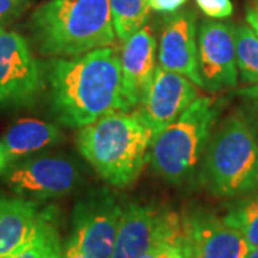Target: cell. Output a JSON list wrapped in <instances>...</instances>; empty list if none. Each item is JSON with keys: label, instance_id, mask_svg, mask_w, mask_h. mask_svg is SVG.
Masks as SVG:
<instances>
[{"label": "cell", "instance_id": "cell-12", "mask_svg": "<svg viewBox=\"0 0 258 258\" xmlns=\"http://www.w3.org/2000/svg\"><path fill=\"white\" fill-rule=\"evenodd\" d=\"M184 228L195 258H245L249 252L241 232L211 212H189Z\"/></svg>", "mask_w": 258, "mask_h": 258}, {"label": "cell", "instance_id": "cell-2", "mask_svg": "<svg viewBox=\"0 0 258 258\" xmlns=\"http://www.w3.org/2000/svg\"><path fill=\"white\" fill-rule=\"evenodd\" d=\"M39 52L53 57H74L115 39L109 0H49L30 20Z\"/></svg>", "mask_w": 258, "mask_h": 258}, {"label": "cell", "instance_id": "cell-18", "mask_svg": "<svg viewBox=\"0 0 258 258\" xmlns=\"http://www.w3.org/2000/svg\"><path fill=\"white\" fill-rule=\"evenodd\" d=\"M115 35L126 40L147 23L149 16L148 0H109Z\"/></svg>", "mask_w": 258, "mask_h": 258}, {"label": "cell", "instance_id": "cell-16", "mask_svg": "<svg viewBox=\"0 0 258 258\" xmlns=\"http://www.w3.org/2000/svg\"><path fill=\"white\" fill-rule=\"evenodd\" d=\"M60 139L62 132L53 123L39 119H20L2 137L0 152L12 165Z\"/></svg>", "mask_w": 258, "mask_h": 258}, {"label": "cell", "instance_id": "cell-9", "mask_svg": "<svg viewBox=\"0 0 258 258\" xmlns=\"http://www.w3.org/2000/svg\"><path fill=\"white\" fill-rule=\"evenodd\" d=\"M235 26L231 22L203 20L198 29V69L203 88L217 92L238 83Z\"/></svg>", "mask_w": 258, "mask_h": 258}, {"label": "cell", "instance_id": "cell-6", "mask_svg": "<svg viewBox=\"0 0 258 258\" xmlns=\"http://www.w3.org/2000/svg\"><path fill=\"white\" fill-rule=\"evenodd\" d=\"M122 205L106 188L91 189L75 204L68 245L92 258H112Z\"/></svg>", "mask_w": 258, "mask_h": 258}, {"label": "cell", "instance_id": "cell-28", "mask_svg": "<svg viewBox=\"0 0 258 258\" xmlns=\"http://www.w3.org/2000/svg\"><path fill=\"white\" fill-rule=\"evenodd\" d=\"M157 251H158V247H154L151 251H148L147 254H145L142 258H157Z\"/></svg>", "mask_w": 258, "mask_h": 258}, {"label": "cell", "instance_id": "cell-8", "mask_svg": "<svg viewBox=\"0 0 258 258\" xmlns=\"http://www.w3.org/2000/svg\"><path fill=\"white\" fill-rule=\"evenodd\" d=\"M5 182L18 195L55 198L69 194L81 175L74 161L62 157H32L19 159L5 171Z\"/></svg>", "mask_w": 258, "mask_h": 258}, {"label": "cell", "instance_id": "cell-25", "mask_svg": "<svg viewBox=\"0 0 258 258\" xmlns=\"http://www.w3.org/2000/svg\"><path fill=\"white\" fill-rule=\"evenodd\" d=\"M245 20H247V25L252 29V32L258 37V0H252V3L248 5L247 12H245Z\"/></svg>", "mask_w": 258, "mask_h": 258}, {"label": "cell", "instance_id": "cell-20", "mask_svg": "<svg viewBox=\"0 0 258 258\" xmlns=\"http://www.w3.org/2000/svg\"><path fill=\"white\" fill-rule=\"evenodd\" d=\"M13 258H64L53 212L42 222L35 237Z\"/></svg>", "mask_w": 258, "mask_h": 258}, {"label": "cell", "instance_id": "cell-11", "mask_svg": "<svg viewBox=\"0 0 258 258\" xmlns=\"http://www.w3.org/2000/svg\"><path fill=\"white\" fill-rule=\"evenodd\" d=\"M158 63L159 68L182 75L203 88L198 69L195 15L192 12L184 10L166 20L159 40Z\"/></svg>", "mask_w": 258, "mask_h": 258}, {"label": "cell", "instance_id": "cell-14", "mask_svg": "<svg viewBox=\"0 0 258 258\" xmlns=\"http://www.w3.org/2000/svg\"><path fill=\"white\" fill-rule=\"evenodd\" d=\"M50 214L33 201L0 195V258L15 257Z\"/></svg>", "mask_w": 258, "mask_h": 258}, {"label": "cell", "instance_id": "cell-24", "mask_svg": "<svg viewBox=\"0 0 258 258\" xmlns=\"http://www.w3.org/2000/svg\"><path fill=\"white\" fill-rule=\"evenodd\" d=\"M148 2L151 9L161 13H174L186 3V0H148Z\"/></svg>", "mask_w": 258, "mask_h": 258}, {"label": "cell", "instance_id": "cell-30", "mask_svg": "<svg viewBox=\"0 0 258 258\" xmlns=\"http://www.w3.org/2000/svg\"><path fill=\"white\" fill-rule=\"evenodd\" d=\"M192 258H195V257H192Z\"/></svg>", "mask_w": 258, "mask_h": 258}, {"label": "cell", "instance_id": "cell-13", "mask_svg": "<svg viewBox=\"0 0 258 258\" xmlns=\"http://www.w3.org/2000/svg\"><path fill=\"white\" fill-rule=\"evenodd\" d=\"M123 96L129 109L139 105L157 71V40L151 28L144 26L123 40L120 52Z\"/></svg>", "mask_w": 258, "mask_h": 258}, {"label": "cell", "instance_id": "cell-7", "mask_svg": "<svg viewBox=\"0 0 258 258\" xmlns=\"http://www.w3.org/2000/svg\"><path fill=\"white\" fill-rule=\"evenodd\" d=\"M45 86V66L32 55L26 39L0 29V105L32 103Z\"/></svg>", "mask_w": 258, "mask_h": 258}, {"label": "cell", "instance_id": "cell-5", "mask_svg": "<svg viewBox=\"0 0 258 258\" xmlns=\"http://www.w3.org/2000/svg\"><path fill=\"white\" fill-rule=\"evenodd\" d=\"M217 108L210 98H197L192 105L152 139L149 162L168 182L184 184L204 155L217 119Z\"/></svg>", "mask_w": 258, "mask_h": 258}, {"label": "cell", "instance_id": "cell-17", "mask_svg": "<svg viewBox=\"0 0 258 258\" xmlns=\"http://www.w3.org/2000/svg\"><path fill=\"white\" fill-rule=\"evenodd\" d=\"M222 218L241 232L249 249L258 248V191L240 197Z\"/></svg>", "mask_w": 258, "mask_h": 258}, {"label": "cell", "instance_id": "cell-22", "mask_svg": "<svg viewBox=\"0 0 258 258\" xmlns=\"http://www.w3.org/2000/svg\"><path fill=\"white\" fill-rule=\"evenodd\" d=\"M205 16L211 19L230 18L234 12L231 0H195Z\"/></svg>", "mask_w": 258, "mask_h": 258}, {"label": "cell", "instance_id": "cell-1", "mask_svg": "<svg viewBox=\"0 0 258 258\" xmlns=\"http://www.w3.org/2000/svg\"><path fill=\"white\" fill-rule=\"evenodd\" d=\"M50 109L57 122L83 128L116 111L129 112L123 96L120 56L111 46L45 66Z\"/></svg>", "mask_w": 258, "mask_h": 258}, {"label": "cell", "instance_id": "cell-4", "mask_svg": "<svg viewBox=\"0 0 258 258\" xmlns=\"http://www.w3.org/2000/svg\"><path fill=\"white\" fill-rule=\"evenodd\" d=\"M201 184L220 198L258 191V141L242 113H232L212 132L204 151Z\"/></svg>", "mask_w": 258, "mask_h": 258}, {"label": "cell", "instance_id": "cell-19", "mask_svg": "<svg viewBox=\"0 0 258 258\" xmlns=\"http://www.w3.org/2000/svg\"><path fill=\"white\" fill-rule=\"evenodd\" d=\"M235 49L241 79L258 85V37L248 25L235 26Z\"/></svg>", "mask_w": 258, "mask_h": 258}, {"label": "cell", "instance_id": "cell-26", "mask_svg": "<svg viewBox=\"0 0 258 258\" xmlns=\"http://www.w3.org/2000/svg\"><path fill=\"white\" fill-rule=\"evenodd\" d=\"M64 258H92V257H89V255L83 254L82 251L76 249L75 247L68 245V247H66V251H64Z\"/></svg>", "mask_w": 258, "mask_h": 258}, {"label": "cell", "instance_id": "cell-27", "mask_svg": "<svg viewBox=\"0 0 258 258\" xmlns=\"http://www.w3.org/2000/svg\"><path fill=\"white\" fill-rule=\"evenodd\" d=\"M9 166L10 164L6 161V158L2 155V152H0V175H3V174H5V171H6Z\"/></svg>", "mask_w": 258, "mask_h": 258}, {"label": "cell", "instance_id": "cell-23", "mask_svg": "<svg viewBox=\"0 0 258 258\" xmlns=\"http://www.w3.org/2000/svg\"><path fill=\"white\" fill-rule=\"evenodd\" d=\"M32 0H0V29L19 18Z\"/></svg>", "mask_w": 258, "mask_h": 258}, {"label": "cell", "instance_id": "cell-10", "mask_svg": "<svg viewBox=\"0 0 258 258\" xmlns=\"http://www.w3.org/2000/svg\"><path fill=\"white\" fill-rule=\"evenodd\" d=\"M197 98L198 91L195 83L182 75L158 66L137 112L155 138L175 122Z\"/></svg>", "mask_w": 258, "mask_h": 258}, {"label": "cell", "instance_id": "cell-3", "mask_svg": "<svg viewBox=\"0 0 258 258\" xmlns=\"http://www.w3.org/2000/svg\"><path fill=\"white\" fill-rule=\"evenodd\" d=\"M152 139L138 112L116 111L81 128L76 142L103 181L126 186L144 169Z\"/></svg>", "mask_w": 258, "mask_h": 258}, {"label": "cell", "instance_id": "cell-21", "mask_svg": "<svg viewBox=\"0 0 258 258\" xmlns=\"http://www.w3.org/2000/svg\"><path fill=\"white\" fill-rule=\"evenodd\" d=\"M240 95L244 99V111L241 113L245 116L258 141V85L242 89Z\"/></svg>", "mask_w": 258, "mask_h": 258}, {"label": "cell", "instance_id": "cell-29", "mask_svg": "<svg viewBox=\"0 0 258 258\" xmlns=\"http://www.w3.org/2000/svg\"><path fill=\"white\" fill-rule=\"evenodd\" d=\"M245 258H258V248L249 249V252L247 254V257Z\"/></svg>", "mask_w": 258, "mask_h": 258}, {"label": "cell", "instance_id": "cell-15", "mask_svg": "<svg viewBox=\"0 0 258 258\" xmlns=\"http://www.w3.org/2000/svg\"><path fill=\"white\" fill-rule=\"evenodd\" d=\"M161 212L141 204L122 207L112 258H142L159 245Z\"/></svg>", "mask_w": 258, "mask_h": 258}]
</instances>
